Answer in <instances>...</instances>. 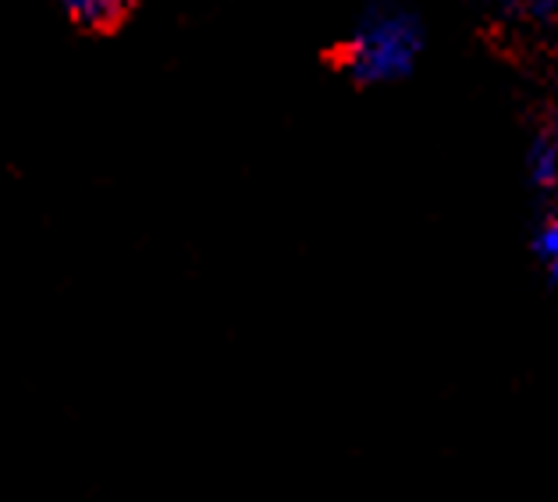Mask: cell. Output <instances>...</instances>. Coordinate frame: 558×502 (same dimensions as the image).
<instances>
[{
	"label": "cell",
	"instance_id": "5b68a950",
	"mask_svg": "<svg viewBox=\"0 0 558 502\" xmlns=\"http://www.w3.org/2000/svg\"><path fill=\"white\" fill-rule=\"evenodd\" d=\"M506 11L515 15H526L530 22H551L558 19V0H501Z\"/></svg>",
	"mask_w": 558,
	"mask_h": 502
},
{
	"label": "cell",
	"instance_id": "7a4b0ae2",
	"mask_svg": "<svg viewBox=\"0 0 558 502\" xmlns=\"http://www.w3.org/2000/svg\"><path fill=\"white\" fill-rule=\"evenodd\" d=\"M53 4L78 36L111 39L129 29V22L140 15L143 0H53Z\"/></svg>",
	"mask_w": 558,
	"mask_h": 502
},
{
	"label": "cell",
	"instance_id": "6da1fadb",
	"mask_svg": "<svg viewBox=\"0 0 558 502\" xmlns=\"http://www.w3.org/2000/svg\"><path fill=\"white\" fill-rule=\"evenodd\" d=\"M424 47L427 33L413 8L399 0H371L352 19L335 58L356 86H395L416 72Z\"/></svg>",
	"mask_w": 558,
	"mask_h": 502
},
{
	"label": "cell",
	"instance_id": "3957f363",
	"mask_svg": "<svg viewBox=\"0 0 558 502\" xmlns=\"http://www.w3.org/2000/svg\"><path fill=\"white\" fill-rule=\"evenodd\" d=\"M526 182L541 196L558 193V129H541L526 146Z\"/></svg>",
	"mask_w": 558,
	"mask_h": 502
},
{
	"label": "cell",
	"instance_id": "277c9868",
	"mask_svg": "<svg viewBox=\"0 0 558 502\" xmlns=\"http://www.w3.org/2000/svg\"><path fill=\"white\" fill-rule=\"evenodd\" d=\"M530 250H534V261L541 264V271L548 275L551 289L558 292V211L544 214L537 222L534 236H530Z\"/></svg>",
	"mask_w": 558,
	"mask_h": 502
}]
</instances>
